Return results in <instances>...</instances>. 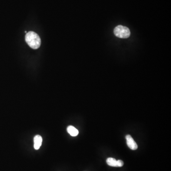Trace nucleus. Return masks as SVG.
<instances>
[{
    "instance_id": "f257e3e1",
    "label": "nucleus",
    "mask_w": 171,
    "mask_h": 171,
    "mask_svg": "<svg viewBox=\"0 0 171 171\" xmlns=\"http://www.w3.org/2000/svg\"><path fill=\"white\" fill-rule=\"evenodd\" d=\"M25 41L28 45L34 49L39 48L41 44V38L33 32H29L26 34Z\"/></svg>"
},
{
    "instance_id": "f03ea898",
    "label": "nucleus",
    "mask_w": 171,
    "mask_h": 171,
    "mask_svg": "<svg viewBox=\"0 0 171 171\" xmlns=\"http://www.w3.org/2000/svg\"><path fill=\"white\" fill-rule=\"evenodd\" d=\"M114 33L115 36L123 39L128 38L130 35L129 29L122 25H119L115 27L114 30Z\"/></svg>"
},
{
    "instance_id": "7ed1b4c3",
    "label": "nucleus",
    "mask_w": 171,
    "mask_h": 171,
    "mask_svg": "<svg viewBox=\"0 0 171 171\" xmlns=\"http://www.w3.org/2000/svg\"><path fill=\"white\" fill-rule=\"evenodd\" d=\"M126 138L127 146L130 149L133 150H137L138 149V145L131 135L127 134L126 137Z\"/></svg>"
},
{
    "instance_id": "20e7f679",
    "label": "nucleus",
    "mask_w": 171,
    "mask_h": 171,
    "mask_svg": "<svg viewBox=\"0 0 171 171\" xmlns=\"http://www.w3.org/2000/svg\"><path fill=\"white\" fill-rule=\"evenodd\" d=\"M42 142V138L41 136L37 135L34 138V147L35 149L38 150L41 146Z\"/></svg>"
},
{
    "instance_id": "39448f33",
    "label": "nucleus",
    "mask_w": 171,
    "mask_h": 171,
    "mask_svg": "<svg viewBox=\"0 0 171 171\" xmlns=\"http://www.w3.org/2000/svg\"><path fill=\"white\" fill-rule=\"evenodd\" d=\"M67 131L69 134L72 137H76L79 134V131L78 129L72 126H69L68 127Z\"/></svg>"
},
{
    "instance_id": "423d86ee",
    "label": "nucleus",
    "mask_w": 171,
    "mask_h": 171,
    "mask_svg": "<svg viewBox=\"0 0 171 171\" xmlns=\"http://www.w3.org/2000/svg\"><path fill=\"white\" fill-rule=\"evenodd\" d=\"M107 163L108 165L112 167H118L117 160L113 158H108L107 160Z\"/></svg>"
},
{
    "instance_id": "0eeeda50",
    "label": "nucleus",
    "mask_w": 171,
    "mask_h": 171,
    "mask_svg": "<svg viewBox=\"0 0 171 171\" xmlns=\"http://www.w3.org/2000/svg\"><path fill=\"white\" fill-rule=\"evenodd\" d=\"M117 162H118V167H122L124 165V162L122 160H119L117 161Z\"/></svg>"
}]
</instances>
